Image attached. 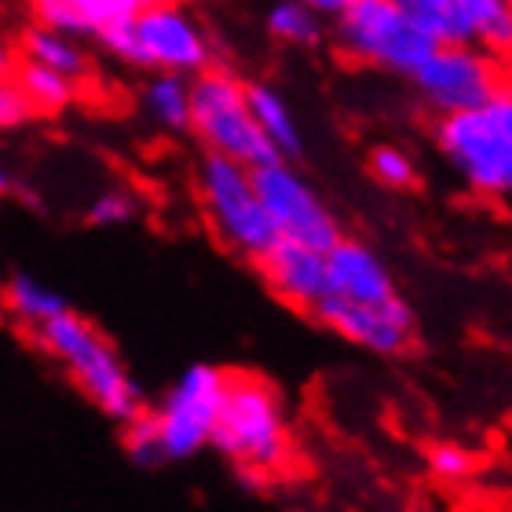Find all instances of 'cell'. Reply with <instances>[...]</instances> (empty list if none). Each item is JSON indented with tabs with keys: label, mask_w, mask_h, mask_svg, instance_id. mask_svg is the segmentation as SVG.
Instances as JSON below:
<instances>
[{
	"label": "cell",
	"mask_w": 512,
	"mask_h": 512,
	"mask_svg": "<svg viewBox=\"0 0 512 512\" xmlns=\"http://www.w3.org/2000/svg\"><path fill=\"white\" fill-rule=\"evenodd\" d=\"M209 447L231 461L235 476L249 487L275 476L293 454V428L282 395L260 377H231Z\"/></svg>",
	"instance_id": "6da1fadb"
},
{
	"label": "cell",
	"mask_w": 512,
	"mask_h": 512,
	"mask_svg": "<svg viewBox=\"0 0 512 512\" xmlns=\"http://www.w3.org/2000/svg\"><path fill=\"white\" fill-rule=\"evenodd\" d=\"M103 52L132 70H169L194 77L216 63V37L187 4L143 0L128 19L96 37Z\"/></svg>",
	"instance_id": "7a4b0ae2"
},
{
	"label": "cell",
	"mask_w": 512,
	"mask_h": 512,
	"mask_svg": "<svg viewBox=\"0 0 512 512\" xmlns=\"http://www.w3.org/2000/svg\"><path fill=\"white\" fill-rule=\"evenodd\" d=\"M432 143L472 194L512 198V77L491 103L436 118Z\"/></svg>",
	"instance_id": "3957f363"
},
{
	"label": "cell",
	"mask_w": 512,
	"mask_h": 512,
	"mask_svg": "<svg viewBox=\"0 0 512 512\" xmlns=\"http://www.w3.org/2000/svg\"><path fill=\"white\" fill-rule=\"evenodd\" d=\"M194 191H198L205 224L216 235V242L238 260L256 264L278 242V231L256 194L249 165L205 150L194 165Z\"/></svg>",
	"instance_id": "277c9868"
},
{
	"label": "cell",
	"mask_w": 512,
	"mask_h": 512,
	"mask_svg": "<svg viewBox=\"0 0 512 512\" xmlns=\"http://www.w3.org/2000/svg\"><path fill=\"white\" fill-rule=\"evenodd\" d=\"M33 333H37L44 352L70 370L77 388L107 417L128 421V417H136L143 410L139 384L132 381V374L118 359V352L110 348V341L92 322H85L74 311H63V315H55L52 322H44L41 330Z\"/></svg>",
	"instance_id": "5b68a950"
},
{
	"label": "cell",
	"mask_w": 512,
	"mask_h": 512,
	"mask_svg": "<svg viewBox=\"0 0 512 512\" xmlns=\"http://www.w3.org/2000/svg\"><path fill=\"white\" fill-rule=\"evenodd\" d=\"M330 41L344 59L392 77H410L436 48V41L392 0H352L330 19Z\"/></svg>",
	"instance_id": "8992f818"
},
{
	"label": "cell",
	"mask_w": 512,
	"mask_h": 512,
	"mask_svg": "<svg viewBox=\"0 0 512 512\" xmlns=\"http://www.w3.org/2000/svg\"><path fill=\"white\" fill-rule=\"evenodd\" d=\"M191 136L205 150L242 161L249 169L278 158L253 121L246 81L216 63L191 77Z\"/></svg>",
	"instance_id": "52a82bcc"
},
{
	"label": "cell",
	"mask_w": 512,
	"mask_h": 512,
	"mask_svg": "<svg viewBox=\"0 0 512 512\" xmlns=\"http://www.w3.org/2000/svg\"><path fill=\"white\" fill-rule=\"evenodd\" d=\"M406 81L414 85L421 107L443 118L491 103L494 92L509 81V70L502 66V55L480 44H436Z\"/></svg>",
	"instance_id": "ba28073f"
},
{
	"label": "cell",
	"mask_w": 512,
	"mask_h": 512,
	"mask_svg": "<svg viewBox=\"0 0 512 512\" xmlns=\"http://www.w3.org/2000/svg\"><path fill=\"white\" fill-rule=\"evenodd\" d=\"M227 381H231V374L220 366L194 363L169 384L161 403L150 410L165 461H187L213 443V428L216 417H220V406H224Z\"/></svg>",
	"instance_id": "9c48e42d"
},
{
	"label": "cell",
	"mask_w": 512,
	"mask_h": 512,
	"mask_svg": "<svg viewBox=\"0 0 512 512\" xmlns=\"http://www.w3.org/2000/svg\"><path fill=\"white\" fill-rule=\"evenodd\" d=\"M256 194L264 202L271 224H275L278 238L289 242H304L311 249H326L344 235L341 220L333 213L319 187L297 169V161L289 158H271L253 169Z\"/></svg>",
	"instance_id": "30bf717a"
},
{
	"label": "cell",
	"mask_w": 512,
	"mask_h": 512,
	"mask_svg": "<svg viewBox=\"0 0 512 512\" xmlns=\"http://www.w3.org/2000/svg\"><path fill=\"white\" fill-rule=\"evenodd\" d=\"M308 315L348 344L384 355V359L410 352L417 341V315L406 297H395L388 304H355V300L326 293Z\"/></svg>",
	"instance_id": "8fae6325"
},
{
	"label": "cell",
	"mask_w": 512,
	"mask_h": 512,
	"mask_svg": "<svg viewBox=\"0 0 512 512\" xmlns=\"http://www.w3.org/2000/svg\"><path fill=\"white\" fill-rule=\"evenodd\" d=\"M256 271L282 304L297 311H311L330 289L326 253L304 246V242H289V238H278L275 246L256 260Z\"/></svg>",
	"instance_id": "7c38bea8"
},
{
	"label": "cell",
	"mask_w": 512,
	"mask_h": 512,
	"mask_svg": "<svg viewBox=\"0 0 512 512\" xmlns=\"http://www.w3.org/2000/svg\"><path fill=\"white\" fill-rule=\"evenodd\" d=\"M326 275H330L326 293L355 300V304H388V300L403 297L392 267L384 264V256L363 238H337L326 249Z\"/></svg>",
	"instance_id": "4fadbf2b"
},
{
	"label": "cell",
	"mask_w": 512,
	"mask_h": 512,
	"mask_svg": "<svg viewBox=\"0 0 512 512\" xmlns=\"http://www.w3.org/2000/svg\"><path fill=\"white\" fill-rule=\"evenodd\" d=\"M246 99L249 110H253L256 128L264 132V139L271 143L278 158L300 161L304 150H308V136H304V125H300L297 110L289 103V96L271 81H246Z\"/></svg>",
	"instance_id": "5bb4252c"
},
{
	"label": "cell",
	"mask_w": 512,
	"mask_h": 512,
	"mask_svg": "<svg viewBox=\"0 0 512 512\" xmlns=\"http://www.w3.org/2000/svg\"><path fill=\"white\" fill-rule=\"evenodd\" d=\"M30 4L44 26L74 37H99L107 26L128 19L143 0H30Z\"/></svg>",
	"instance_id": "9a60e30c"
},
{
	"label": "cell",
	"mask_w": 512,
	"mask_h": 512,
	"mask_svg": "<svg viewBox=\"0 0 512 512\" xmlns=\"http://www.w3.org/2000/svg\"><path fill=\"white\" fill-rule=\"evenodd\" d=\"M139 110L169 136H191V77L150 70L139 88Z\"/></svg>",
	"instance_id": "2e32d148"
},
{
	"label": "cell",
	"mask_w": 512,
	"mask_h": 512,
	"mask_svg": "<svg viewBox=\"0 0 512 512\" xmlns=\"http://www.w3.org/2000/svg\"><path fill=\"white\" fill-rule=\"evenodd\" d=\"M22 55H26V63L48 66V70L74 77V81L88 77V52L81 37L55 30V26H44V22H37V26L22 33Z\"/></svg>",
	"instance_id": "e0dca14e"
},
{
	"label": "cell",
	"mask_w": 512,
	"mask_h": 512,
	"mask_svg": "<svg viewBox=\"0 0 512 512\" xmlns=\"http://www.w3.org/2000/svg\"><path fill=\"white\" fill-rule=\"evenodd\" d=\"M260 22H264V33L271 41L286 44V48H300V52L322 48L330 41V22L315 15L311 8H304L300 0H271Z\"/></svg>",
	"instance_id": "ac0fdd59"
},
{
	"label": "cell",
	"mask_w": 512,
	"mask_h": 512,
	"mask_svg": "<svg viewBox=\"0 0 512 512\" xmlns=\"http://www.w3.org/2000/svg\"><path fill=\"white\" fill-rule=\"evenodd\" d=\"M392 4L436 44H476L458 0H392Z\"/></svg>",
	"instance_id": "d6986e66"
},
{
	"label": "cell",
	"mask_w": 512,
	"mask_h": 512,
	"mask_svg": "<svg viewBox=\"0 0 512 512\" xmlns=\"http://www.w3.org/2000/svg\"><path fill=\"white\" fill-rule=\"evenodd\" d=\"M4 300H8L11 315L19 322H26L30 330H41L44 322H52L55 315L70 311V304H66V297L59 289H52L48 282H41V278L33 275L11 278L8 289H4Z\"/></svg>",
	"instance_id": "ffe728a7"
},
{
	"label": "cell",
	"mask_w": 512,
	"mask_h": 512,
	"mask_svg": "<svg viewBox=\"0 0 512 512\" xmlns=\"http://www.w3.org/2000/svg\"><path fill=\"white\" fill-rule=\"evenodd\" d=\"M469 19L472 41L487 52L512 55V0H458Z\"/></svg>",
	"instance_id": "44dd1931"
},
{
	"label": "cell",
	"mask_w": 512,
	"mask_h": 512,
	"mask_svg": "<svg viewBox=\"0 0 512 512\" xmlns=\"http://www.w3.org/2000/svg\"><path fill=\"white\" fill-rule=\"evenodd\" d=\"M15 81H19L22 96H26L30 110H37V114H59V110H66L77 99L74 77L55 74V70H48V66L22 63Z\"/></svg>",
	"instance_id": "7402d4cb"
},
{
	"label": "cell",
	"mask_w": 512,
	"mask_h": 512,
	"mask_svg": "<svg viewBox=\"0 0 512 512\" xmlns=\"http://www.w3.org/2000/svg\"><path fill=\"white\" fill-rule=\"evenodd\" d=\"M366 169L381 183L384 191H410L417 183V161L410 150L395 147V143H377L366 154Z\"/></svg>",
	"instance_id": "603a6c76"
},
{
	"label": "cell",
	"mask_w": 512,
	"mask_h": 512,
	"mask_svg": "<svg viewBox=\"0 0 512 512\" xmlns=\"http://www.w3.org/2000/svg\"><path fill=\"white\" fill-rule=\"evenodd\" d=\"M125 450L128 458H132V465H139V469H161V465H169L150 410H139L136 417L125 421Z\"/></svg>",
	"instance_id": "cb8c5ba5"
},
{
	"label": "cell",
	"mask_w": 512,
	"mask_h": 512,
	"mask_svg": "<svg viewBox=\"0 0 512 512\" xmlns=\"http://www.w3.org/2000/svg\"><path fill=\"white\" fill-rule=\"evenodd\" d=\"M139 213V202L136 194L125 191V187H107V191H99L85 209V220L92 227H125L132 224Z\"/></svg>",
	"instance_id": "d4e9b609"
},
{
	"label": "cell",
	"mask_w": 512,
	"mask_h": 512,
	"mask_svg": "<svg viewBox=\"0 0 512 512\" xmlns=\"http://www.w3.org/2000/svg\"><path fill=\"white\" fill-rule=\"evenodd\" d=\"M428 469L439 483H461L476 472V454L461 443H450V439H439L428 447Z\"/></svg>",
	"instance_id": "484cf974"
},
{
	"label": "cell",
	"mask_w": 512,
	"mask_h": 512,
	"mask_svg": "<svg viewBox=\"0 0 512 512\" xmlns=\"http://www.w3.org/2000/svg\"><path fill=\"white\" fill-rule=\"evenodd\" d=\"M4 74H8V55L0 52V132L4 128H19L33 114L26 96H22L19 81H8Z\"/></svg>",
	"instance_id": "4316f807"
},
{
	"label": "cell",
	"mask_w": 512,
	"mask_h": 512,
	"mask_svg": "<svg viewBox=\"0 0 512 512\" xmlns=\"http://www.w3.org/2000/svg\"><path fill=\"white\" fill-rule=\"evenodd\" d=\"M300 4H304V8H311L315 15H322V19L330 22V19H337V15H341V11L348 8L352 0H300Z\"/></svg>",
	"instance_id": "83f0119b"
},
{
	"label": "cell",
	"mask_w": 512,
	"mask_h": 512,
	"mask_svg": "<svg viewBox=\"0 0 512 512\" xmlns=\"http://www.w3.org/2000/svg\"><path fill=\"white\" fill-rule=\"evenodd\" d=\"M8 187H11V172H8V165L0 161V194L8 191Z\"/></svg>",
	"instance_id": "f1b7e54d"
},
{
	"label": "cell",
	"mask_w": 512,
	"mask_h": 512,
	"mask_svg": "<svg viewBox=\"0 0 512 512\" xmlns=\"http://www.w3.org/2000/svg\"><path fill=\"white\" fill-rule=\"evenodd\" d=\"M172 4H198V0H172Z\"/></svg>",
	"instance_id": "f546056e"
}]
</instances>
